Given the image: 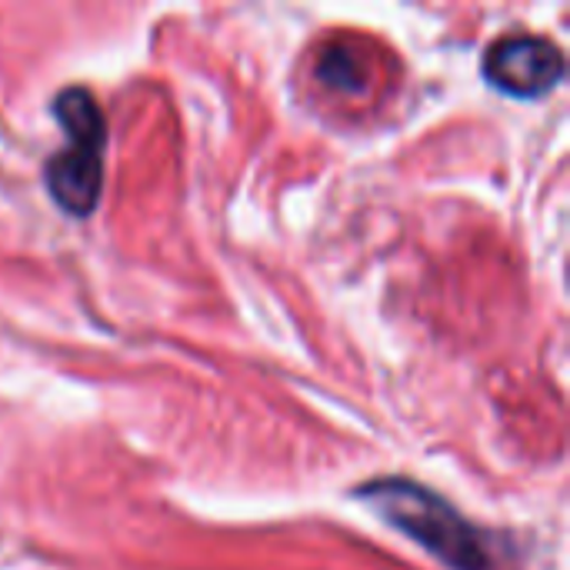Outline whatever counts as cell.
I'll list each match as a JSON object with an SVG mask.
<instances>
[{"label": "cell", "mask_w": 570, "mask_h": 570, "mask_svg": "<svg viewBox=\"0 0 570 570\" xmlns=\"http://www.w3.org/2000/svg\"><path fill=\"white\" fill-rule=\"evenodd\" d=\"M361 498L397 531L451 570H518L514 551L498 534L471 524L444 498L414 481H374Z\"/></svg>", "instance_id": "obj_1"}, {"label": "cell", "mask_w": 570, "mask_h": 570, "mask_svg": "<svg viewBox=\"0 0 570 570\" xmlns=\"http://www.w3.org/2000/svg\"><path fill=\"white\" fill-rule=\"evenodd\" d=\"M53 114L70 134V147L57 150L47 164V190L73 217L97 207L104 184V114L90 90L70 87L53 100Z\"/></svg>", "instance_id": "obj_2"}, {"label": "cell", "mask_w": 570, "mask_h": 570, "mask_svg": "<svg viewBox=\"0 0 570 570\" xmlns=\"http://www.w3.org/2000/svg\"><path fill=\"white\" fill-rule=\"evenodd\" d=\"M484 77L511 97H541L564 77V53L538 33H508L484 53Z\"/></svg>", "instance_id": "obj_3"}, {"label": "cell", "mask_w": 570, "mask_h": 570, "mask_svg": "<svg viewBox=\"0 0 570 570\" xmlns=\"http://www.w3.org/2000/svg\"><path fill=\"white\" fill-rule=\"evenodd\" d=\"M317 77H321L324 87L344 90V94H361L367 87V67H364V60L354 50H341V47H331L327 53H321Z\"/></svg>", "instance_id": "obj_4"}]
</instances>
